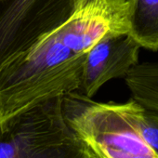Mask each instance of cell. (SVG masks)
I'll return each instance as SVG.
<instances>
[{
	"label": "cell",
	"mask_w": 158,
	"mask_h": 158,
	"mask_svg": "<svg viewBox=\"0 0 158 158\" xmlns=\"http://www.w3.org/2000/svg\"><path fill=\"white\" fill-rule=\"evenodd\" d=\"M140 46L129 35L106 37L88 53L78 92L93 98L112 79L124 78L139 63Z\"/></svg>",
	"instance_id": "obj_5"
},
{
	"label": "cell",
	"mask_w": 158,
	"mask_h": 158,
	"mask_svg": "<svg viewBox=\"0 0 158 158\" xmlns=\"http://www.w3.org/2000/svg\"><path fill=\"white\" fill-rule=\"evenodd\" d=\"M62 113L97 158H158L134 126L125 102H99L73 91L62 96Z\"/></svg>",
	"instance_id": "obj_2"
},
{
	"label": "cell",
	"mask_w": 158,
	"mask_h": 158,
	"mask_svg": "<svg viewBox=\"0 0 158 158\" xmlns=\"http://www.w3.org/2000/svg\"><path fill=\"white\" fill-rule=\"evenodd\" d=\"M125 104L134 126L158 156V111L148 109L132 98Z\"/></svg>",
	"instance_id": "obj_8"
},
{
	"label": "cell",
	"mask_w": 158,
	"mask_h": 158,
	"mask_svg": "<svg viewBox=\"0 0 158 158\" xmlns=\"http://www.w3.org/2000/svg\"><path fill=\"white\" fill-rule=\"evenodd\" d=\"M129 35L140 48L158 51V0H127Z\"/></svg>",
	"instance_id": "obj_6"
},
{
	"label": "cell",
	"mask_w": 158,
	"mask_h": 158,
	"mask_svg": "<svg viewBox=\"0 0 158 158\" xmlns=\"http://www.w3.org/2000/svg\"><path fill=\"white\" fill-rule=\"evenodd\" d=\"M87 145L70 128L62 96L42 102L0 122V158H89Z\"/></svg>",
	"instance_id": "obj_3"
},
{
	"label": "cell",
	"mask_w": 158,
	"mask_h": 158,
	"mask_svg": "<svg viewBox=\"0 0 158 158\" xmlns=\"http://www.w3.org/2000/svg\"><path fill=\"white\" fill-rule=\"evenodd\" d=\"M90 49L64 21L0 67V122L47 100L78 91Z\"/></svg>",
	"instance_id": "obj_1"
},
{
	"label": "cell",
	"mask_w": 158,
	"mask_h": 158,
	"mask_svg": "<svg viewBox=\"0 0 158 158\" xmlns=\"http://www.w3.org/2000/svg\"><path fill=\"white\" fill-rule=\"evenodd\" d=\"M124 78L132 99L158 111V62L138 63Z\"/></svg>",
	"instance_id": "obj_7"
},
{
	"label": "cell",
	"mask_w": 158,
	"mask_h": 158,
	"mask_svg": "<svg viewBox=\"0 0 158 158\" xmlns=\"http://www.w3.org/2000/svg\"><path fill=\"white\" fill-rule=\"evenodd\" d=\"M71 0H0V67L70 15Z\"/></svg>",
	"instance_id": "obj_4"
},
{
	"label": "cell",
	"mask_w": 158,
	"mask_h": 158,
	"mask_svg": "<svg viewBox=\"0 0 158 158\" xmlns=\"http://www.w3.org/2000/svg\"><path fill=\"white\" fill-rule=\"evenodd\" d=\"M89 158H97V157H96L95 155H93V154L90 152V156H89Z\"/></svg>",
	"instance_id": "obj_9"
}]
</instances>
